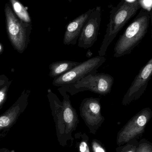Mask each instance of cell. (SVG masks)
<instances>
[{
    "label": "cell",
    "mask_w": 152,
    "mask_h": 152,
    "mask_svg": "<svg viewBox=\"0 0 152 152\" xmlns=\"http://www.w3.org/2000/svg\"><path fill=\"white\" fill-rule=\"evenodd\" d=\"M151 19L149 11L142 8L120 36L114 47V57L119 58L130 54L138 46L148 32Z\"/></svg>",
    "instance_id": "1"
},
{
    "label": "cell",
    "mask_w": 152,
    "mask_h": 152,
    "mask_svg": "<svg viewBox=\"0 0 152 152\" xmlns=\"http://www.w3.org/2000/svg\"><path fill=\"white\" fill-rule=\"evenodd\" d=\"M142 8L140 1L122 0L110 11V20L107 25L102 45L98 51L99 56H104L112 42L128 21Z\"/></svg>",
    "instance_id": "2"
},
{
    "label": "cell",
    "mask_w": 152,
    "mask_h": 152,
    "mask_svg": "<svg viewBox=\"0 0 152 152\" xmlns=\"http://www.w3.org/2000/svg\"><path fill=\"white\" fill-rule=\"evenodd\" d=\"M58 90L64 97L62 103L50 89L48 91V97L51 107L57 112L56 115H58L57 123L59 134H69L75 129L77 117L66 90L61 87Z\"/></svg>",
    "instance_id": "3"
},
{
    "label": "cell",
    "mask_w": 152,
    "mask_h": 152,
    "mask_svg": "<svg viewBox=\"0 0 152 152\" xmlns=\"http://www.w3.org/2000/svg\"><path fill=\"white\" fill-rule=\"evenodd\" d=\"M113 82L114 78L111 75L96 72L85 77L74 84L61 87L72 95L86 91L106 95L111 91Z\"/></svg>",
    "instance_id": "4"
},
{
    "label": "cell",
    "mask_w": 152,
    "mask_h": 152,
    "mask_svg": "<svg viewBox=\"0 0 152 152\" xmlns=\"http://www.w3.org/2000/svg\"><path fill=\"white\" fill-rule=\"evenodd\" d=\"M5 12L7 32L10 40L19 52H23L29 43L32 25L18 19L8 4L5 6Z\"/></svg>",
    "instance_id": "5"
},
{
    "label": "cell",
    "mask_w": 152,
    "mask_h": 152,
    "mask_svg": "<svg viewBox=\"0 0 152 152\" xmlns=\"http://www.w3.org/2000/svg\"><path fill=\"white\" fill-rule=\"evenodd\" d=\"M106 61L104 56H97L81 62L75 68L54 79L53 84L55 86L63 87L74 84L82 79L92 73H96L97 70Z\"/></svg>",
    "instance_id": "6"
},
{
    "label": "cell",
    "mask_w": 152,
    "mask_h": 152,
    "mask_svg": "<svg viewBox=\"0 0 152 152\" xmlns=\"http://www.w3.org/2000/svg\"><path fill=\"white\" fill-rule=\"evenodd\" d=\"M152 117L151 108H144L137 112L120 130L117 136V144L123 145L133 139H138L145 131Z\"/></svg>",
    "instance_id": "7"
},
{
    "label": "cell",
    "mask_w": 152,
    "mask_h": 152,
    "mask_svg": "<svg viewBox=\"0 0 152 152\" xmlns=\"http://www.w3.org/2000/svg\"><path fill=\"white\" fill-rule=\"evenodd\" d=\"M152 76V58L139 71L122 100L123 105H128L138 100L144 93Z\"/></svg>",
    "instance_id": "8"
},
{
    "label": "cell",
    "mask_w": 152,
    "mask_h": 152,
    "mask_svg": "<svg viewBox=\"0 0 152 152\" xmlns=\"http://www.w3.org/2000/svg\"><path fill=\"white\" fill-rule=\"evenodd\" d=\"M102 20L101 6L94 8L84 25L78 40V46L88 49L92 47L97 41Z\"/></svg>",
    "instance_id": "9"
},
{
    "label": "cell",
    "mask_w": 152,
    "mask_h": 152,
    "mask_svg": "<svg viewBox=\"0 0 152 152\" xmlns=\"http://www.w3.org/2000/svg\"><path fill=\"white\" fill-rule=\"evenodd\" d=\"M28 94L24 93L4 113L0 116V141L18 121L27 105Z\"/></svg>",
    "instance_id": "10"
},
{
    "label": "cell",
    "mask_w": 152,
    "mask_h": 152,
    "mask_svg": "<svg viewBox=\"0 0 152 152\" xmlns=\"http://www.w3.org/2000/svg\"><path fill=\"white\" fill-rule=\"evenodd\" d=\"M94 10V8L89 9L67 25L63 39L64 44L75 45L77 43L84 25Z\"/></svg>",
    "instance_id": "11"
},
{
    "label": "cell",
    "mask_w": 152,
    "mask_h": 152,
    "mask_svg": "<svg viewBox=\"0 0 152 152\" xmlns=\"http://www.w3.org/2000/svg\"><path fill=\"white\" fill-rule=\"evenodd\" d=\"M101 107L99 99L87 98L81 104V111L83 118L88 125L91 126H97L102 120Z\"/></svg>",
    "instance_id": "12"
},
{
    "label": "cell",
    "mask_w": 152,
    "mask_h": 152,
    "mask_svg": "<svg viewBox=\"0 0 152 152\" xmlns=\"http://www.w3.org/2000/svg\"><path fill=\"white\" fill-rule=\"evenodd\" d=\"M80 62L73 61L62 60L55 62L49 66V76L51 78L55 79L66 73Z\"/></svg>",
    "instance_id": "13"
},
{
    "label": "cell",
    "mask_w": 152,
    "mask_h": 152,
    "mask_svg": "<svg viewBox=\"0 0 152 152\" xmlns=\"http://www.w3.org/2000/svg\"><path fill=\"white\" fill-rule=\"evenodd\" d=\"M11 1L14 12L19 18L24 22L30 23L31 20L26 8L18 1L12 0Z\"/></svg>",
    "instance_id": "14"
},
{
    "label": "cell",
    "mask_w": 152,
    "mask_h": 152,
    "mask_svg": "<svg viewBox=\"0 0 152 152\" xmlns=\"http://www.w3.org/2000/svg\"><path fill=\"white\" fill-rule=\"evenodd\" d=\"M137 139H133L117 149V152H136L138 147Z\"/></svg>",
    "instance_id": "15"
},
{
    "label": "cell",
    "mask_w": 152,
    "mask_h": 152,
    "mask_svg": "<svg viewBox=\"0 0 152 152\" xmlns=\"http://www.w3.org/2000/svg\"><path fill=\"white\" fill-rule=\"evenodd\" d=\"M136 152H152V143L147 139H142L138 142Z\"/></svg>",
    "instance_id": "16"
},
{
    "label": "cell",
    "mask_w": 152,
    "mask_h": 152,
    "mask_svg": "<svg viewBox=\"0 0 152 152\" xmlns=\"http://www.w3.org/2000/svg\"><path fill=\"white\" fill-rule=\"evenodd\" d=\"M8 87V85H5L4 87L0 89V109L3 106L7 99Z\"/></svg>",
    "instance_id": "17"
},
{
    "label": "cell",
    "mask_w": 152,
    "mask_h": 152,
    "mask_svg": "<svg viewBox=\"0 0 152 152\" xmlns=\"http://www.w3.org/2000/svg\"><path fill=\"white\" fill-rule=\"evenodd\" d=\"M93 148L94 152H105L104 150L96 142H93Z\"/></svg>",
    "instance_id": "18"
},
{
    "label": "cell",
    "mask_w": 152,
    "mask_h": 152,
    "mask_svg": "<svg viewBox=\"0 0 152 152\" xmlns=\"http://www.w3.org/2000/svg\"><path fill=\"white\" fill-rule=\"evenodd\" d=\"M80 152H89V148L87 144L85 142H82L80 145Z\"/></svg>",
    "instance_id": "19"
},
{
    "label": "cell",
    "mask_w": 152,
    "mask_h": 152,
    "mask_svg": "<svg viewBox=\"0 0 152 152\" xmlns=\"http://www.w3.org/2000/svg\"><path fill=\"white\" fill-rule=\"evenodd\" d=\"M4 82H5V81H4V79L0 77V87L1 86L4 84Z\"/></svg>",
    "instance_id": "20"
},
{
    "label": "cell",
    "mask_w": 152,
    "mask_h": 152,
    "mask_svg": "<svg viewBox=\"0 0 152 152\" xmlns=\"http://www.w3.org/2000/svg\"><path fill=\"white\" fill-rule=\"evenodd\" d=\"M0 152H11L10 151H9L7 149L4 148V149H0Z\"/></svg>",
    "instance_id": "21"
},
{
    "label": "cell",
    "mask_w": 152,
    "mask_h": 152,
    "mask_svg": "<svg viewBox=\"0 0 152 152\" xmlns=\"http://www.w3.org/2000/svg\"><path fill=\"white\" fill-rule=\"evenodd\" d=\"M0 48H1V47H0Z\"/></svg>",
    "instance_id": "22"
}]
</instances>
